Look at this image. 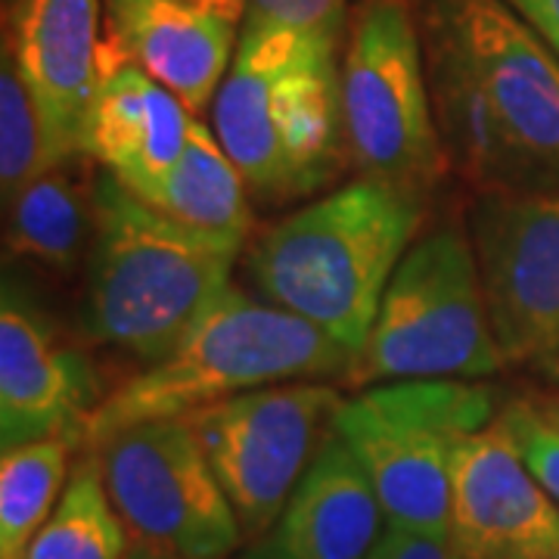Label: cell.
<instances>
[{
  "label": "cell",
  "mask_w": 559,
  "mask_h": 559,
  "mask_svg": "<svg viewBox=\"0 0 559 559\" xmlns=\"http://www.w3.org/2000/svg\"><path fill=\"white\" fill-rule=\"evenodd\" d=\"M97 380L87 358L60 342L53 326L7 283L0 308V444L84 432Z\"/></svg>",
  "instance_id": "13"
},
{
  "label": "cell",
  "mask_w": 559,
  "mask_h": 559,
  "mask_svg": "<svg viewBox=\"0 0 559 559\" xmlns=\"http://www.w3.org/2000/svg\"><path fill=\"white\" fill-rule=\"evenodd\" d=\"M426 25L463 53L525 178L559 180V57L503 0H426Z\"/></svg>",
  "instance_id": "11"
},
{
  "label": "cell",
  "mask_w": 559,
  "mask_h": 559,
  "mask_svg": "<svg viewBox=\"0 0 559 559\" xmlns=\"http://www.w3.org/2000/svg\"><path fill=\"white\" fill-rule=\"evenodd\" d=\"M16 3H20V0H3V16H10V13L16 10Z\"/></svg>",
  "instance_id": "31"
},
{
  "label": "cell",
  "mask_w": 559,
  "mask_h": 559,
  "mask_svg": "<svg viewBox=\"0 0 559 559\" xmlns=\"http://www.w3.org/2000/svg\"><path fill=\"white\" fill-rule=\"evenodd\" d=\"M426 69L441 143L451 168L485 190H522L525 171L500 128L485 87L451 38L426 25Z\"/></svg>",
  "instance_id": "18"
},
{
  "label": "cell",
  "mask_w": 559,
  "mask_h": 559,
  "mask_svg": "<svg viewBox=\"0 0 559 559\" xmlns=\"http://www.w3.org/2000/svg\"><path fill=\"white\" fill-rule=\"evenodd\" d=\"M240 242L193 230L103 171L81 301L84 336L153 364L230 286Z\"/></svg>",
  "instance_id": "2"
},
{
  "label": "cell",
  "mask_w": 559,
  "mask_h": 559,
  "mask_svg": "<svg viewBox=\"0 0 559 559\" xmlns=\"http://www.w3.org/2000/svg\"><path fill=\"white\" fill-rule=\"evenodd\" d=\"M352 358L314 323L227 286L165 358L146 364L97 401L84 439L100 444L128 426L190 417L209 404L277 382L345 377Z\"/></svg>",
  "instance_id": "4"
},
{
  "label": "cell",
  "mask_w": 559,
  "mask_h": 559,
  "mask_svg": "<svg viewBox=\"0 0 559 559\" xmlns=\"http://www.w3.org/2000/svg\"><path fill=\"white\" fill-rule=\"evenodd\" d=\"M340 100L348 159L367 178L423 193L451 168L407 0L360 7L340 62Z\"/></svg>",
  "instance_id": "7"
},
{
  "label": "cell",
  "mask_w": 559,
  "mask_h": 559,
  "mask_svg": "<svg viewBox=\"0 0 559 559\" xmlns=\"http://www.w3.org/2000/svg\"><path fill=\"white\" fill-rule=\"evenodd\" d=\"M340 404L336 389L314 380L277 382L187 417L246 535L280 522Z\"/></svg>",
  "instance_id": "9"
},
{
  "label": "cell",
  "mask_w": 559,
  "mask_h": 559,
  "mask_svg": "<svg viewBox=\"0 0 559 559\" xmlns=\"http://www.w3.org/2000/svg\"><path fill=\"white\" fill-rule=\"evenodd\" d=\"M469 242L507 364H550L559 352V187L479 193Z\"/></svg>",
  "instance_id": "10"
},
{
  "label": "cell",
  "mask_w": 559,
  "mask_h": 559,
  "mask_svg": "<svg viewBox=\"0 0 559 559\" xmlns=\"http://www.w3.org/2000/svg\"><path fill=\"white\" fill-rule=\"evenodd\" d=\"M500 559H522V557H500Z\"/></svg>",
  "instance_id": "33"
},
{
  "label": "cell",
  "mask_w": 559,
  "mask_h": 559,
  "mask_svg": "<svg viewBox=\"0 0 559 559\" xmlns=\"http://www.w3.org/2000/svg\"><path fill=\"white\" fill-rule=\"evenodd\" d=\"M507 364L469 237L441 227L419 237L392 274L345 385L481 380Z\"/></svg>",
  "instance_id": "5"
},
{
  "label": "cell",
  "mask_w": 559,
  "mask_h": 559,
  "mask_svg": "<svg viewBox=\"0 0 559 559\" xmlns=\"http://www.w3.org/2000/svg\"><path fill=\"white\" fill-rule=\"evenodd\" d=\"M103 40L121 60L168 87L190 116L218 97L240 40L237 22L197 0H103Z\"/></svg>",
  "instance_id": "16"
},
{
  "label": "cell",
  "mask_w": 559,
  "mask_h": 559,
  "mask_svg": "<svg viewBox=\"0 0 559 559\" xmlns=\"http://www.w3.org/2000/svg\"><path fill=\"white\" fill-rule=\"evenodd\" d=\"M382 500L355 451L333 429L286 503L277 559H367L382 535Z\"/></svg>",
  "instance_id": "17"
},
{
  "label": "cell",
  "mask_w": 559,
  "mask_h": 559,
  "mask_svg": "<svg viewBox=\"0 0 559 559\" xmlns=\"http://www.w3.org/2000/svg\"><path fill=\"white\" fill-rule=\"evenodd\" d=\"M491 414V392L473 382L395 380L342 401L333 429L367 469L385 520L451 532L454 454Z\"/></svg>",
  "instance_id": "6"
},
{
  "label": "cell",
  "mask_w": 559,
  "mask_h": 559,
  "mask_svg": "<svg viewBox=\"0 0 559 559\" xmlns=\"http://www.w3.org/2000/svg\"><path fill=\"white\" fill-rule=\"evenodd\" d=\"M367 559H466L451 532H429L385 520L380 540Z\"/></svg>",
  "instance_id": "26"
},
{
  "label": "cell",
  "mask_w": 559,
  "mask_h": 559,
  "mask_svg": "<svg viewBox=\"0 0 559 559\" xmlns=\"http://www.w3.org/2000/svg\"><path fill=\"white\" fill-rule=\"evenodd\" d=\"M451 535L466 559H532L559 544L557 500L532 476L500 419L454 454Z\"/></svg>",
  "instance_id": "12"
},
{
  "label": "cell",
  "mask_w": 559,
  "mask_h": 559,
  "mask_svg": "<svg viewBox=\"0 0 559 559\" xmlns=\"http://www.w3.org/2000/svg\"><path fill=\"white\" fill-rule=\"evenodd\" d=\"M69 439L7 448L0 460V559H25L40 525L60 503Z\"/></svg>",
  "instance_id": "22"
},
{
  "label": "cell",
  "mask_w": 559,
  "mask_h": 559,
  "mask_svg": "<svg viewBox=\"0 0 559 559\" xmlns=\"http://www.w3.org/2000/svg\"><path fill=\"white\" fill-rule=\"evenodd\" d=\"M559 57V0H503Z\"/></svg>",
  "instance_id": "27"
},
{
  "label": "cell",
  "mask_w": 559,
  "mask_h": 559,
  "mask_svg": "<svg viewBox=\"0 0 559 559\" xmlns=\"http://www.w3.org/2000/svg\"><path fill=\"white\" fill-rule=\"evenodd\" d=\"M128 535L168 559H224L242 525L187 417L150 419L94 444Z\"/></svg>",
  "instance_id": "8"
},
{
  "label": "cell",
  "mask_w": 559,
  "mask_h": 559,
  "mask_svg": "<svg viewBox=\"0 0 559 559\" xmlns=\"http://www.w3.org/2000/svg\"><path fill=\"white\" fill-rule=\"evenodd\" d=\"M197 3H202L205 10H215V13H221V16H227V20L240 25L242 16H246V3H249V0H197Z\"/></svg>",
  "instance_id": "28"
},
{
  "label": "cell",
  "mask_w": 559,
  "mask_h": 559,
  "mask_svg": "<svg viewBox=\"0 0 559 559\" xmlns=\"http://www.w3.org/2000/svg\"><path fill=\"white\" fill-rule=\"evenodd\" d=\"M72 162L28 180L7 205V249L53 274H72L94 242V190Z\"/></svg>",
  "instance_id": "19"
},
{
  "label": "cell",
  "mask_w": 559,
  "mask_h": 559,
  "mask_svg": "<svg viewBox=\"0 0 559 559\" xmlns=\"http://www.w3.org/2000/svg\"><path fill=\"white\" fill-rule=\"evenodd\" d=\"M103 0H20L7 47L62 159H79L100 87ZM3 16V20H10Z\"/></svg>",
  "instance_id": "14"
},
{
  "label": "cell",
  "mask_w": 559,
  "mask_h": 559,
  "mask_svg": "<svg viewBox=\"0 0 559 559\" xmlns=\"http://www.w3.org/2000/svg\"><path fill=\"white\" fill-rule=\"evenodd\" d=\"M128 559H168V557H162V554H156V550H150V547H140L138 544V550H131V554H128Z\"/></svg>",
  "instance_id": "29"
},
{
  "label": "cell",
  "mask_w": 559,
  "mask_h": 559,
  "mask_svg": "<svg viewBox=\"0 0 559 559\" xmlns=\"http://www.w3.org/2000/svg\"><path fill=\"white\" fill-rule=\"evenodd\" d=\"M150 205L218 240L242 246L252 234L249 183L224 153L215 131L200 119H193L190 124V138L178 168L162 183V190L150 200Z\"/></svg>",
  "instance_id": "20"
},
{
  "label": "cell",
  "mask_w": 559,
  "mask_h": 559,
  "mask_svg": "<svg viewBox=\"0 0 559 559\" xmlns=\"http://www.w3.org/2000/svg\"><path fill=\"white\" fill-rule=\"evenodd\" d=\"M419 224L423 193L360 175L267 227L246 255V277L259 299L355 355Z\"/></svg>",
  "instance_id": "1"
},
{
  "label": "cell",
  "mask_w": 559,
  "mask_h": 559,
  "mask_svg": "<svg viewBox=\"0 0 559 559\" xmlns=\"http://www.w3.org/2000/svg\"><path fill=\"white\" fill-rule=\"evenodd\" d=\"M348 0H249L240 28H283L340 44Z\"/></svg>",
  "instance_id": "24"
},
{
  "label": "cell",
  "mask_w": 559,
  "mask_h": 559,
  "mask_svg": "<svg viewBox=\"0 0 559 559\" xmlns=\"http://www.w3.org/2000/svg\"><path fill=\"white\" fill-rule=\"evenodd\" d=\"M532 559H559V544H554L550 550H544V554H538V557Z\"/></svg>",
  "instance_id": "30"
},
{
  "label": "cell",
  "mask_w": 559,
  "mask_h": 559,
  "mask_svg": "<svg viewBox=\"0 0 559 559\" xmlns=\"http://www.w3.org/2000/svg\"><path fill=\"white\" fill-rule=\"evenodd\" d=\"M193 119L168 87L121 60L103 40L100 87L81 140L87 159L150 202L178 168Z\"/></svg>",
  "instance_id": "15"
},
{
  "label": "cell",
  "mask_w": 559,
  "mask_h": 559,
  "mask_svg": "<svg viewBox=\"0 0 559 559\" xmlns=\"http://www.w3.org/2000/svg\"><path fill=\"white\" fill-rule=\"evenodd\" d=\"M336 47L283 28H240L212 131L264 200L314 193L348 156Z\"/></svg>",
  "instance_id": "3"
},
{
  "label": "cell",
  "mask_w": 559,
  "mask_h": 559,
  "mask_svg": "<svg viewBox=\"0 0 559 559\" xmlns=\"http://www.w3.org/2000/svg\"><path fill=\"white\" fill-rule=\"evenodd\" d=\"M128 528L103 481L97 451L79 460L57 510L40 525L25 559H128Z\"/></svg>",
  "instance_id": "21"
},
{
  "label": "cell",
  "mask_w": 559,
  "mask_h": 559,
  "mask_svg": "<svg viewBox=\"0 0 559 559\" xmlns=\"http://www.w3.org/2000/svg\"><path fill=\"white\" fill-rule=\"evenodd\" d=\"M498 419L516 444L525 466L532 469V476L559 503V432L554 423L532 404H513Z\"/></svg>",
  "instance_id": "25"
},
{
  "label": "cell",
  "mask_w": 559,
  "mask_h": 559,
  "mask_svg": "<svg viewBox=\"0 0 559 559\" xmlns=\"http://www.w3.org/2000/svg\"><path fill=\"white\" fill-rule=\"evenodd\" d=\"M550 370H554V373H557V377H559V352H557V358L550 360Z\"/></svg>",
  "instance_id": "32"
},
{
  "label": "cell",
  "mask_w": 559,
  "mask_h": 559,
  "mask_svg": "<svg viewBox=\"0 0 559 559\" xmlns=\"http://www.w3.org/2000/svg\"><path fill=\"white\" fill-rule=\"evenodd\" d=\"M60 150L47 134L35 100L22 81L10 47L3 44V66H0V187L3 202L20 193L28 180L62 165Z\"/></svg>",
  "instance_id": "23"
}]
</instances>
